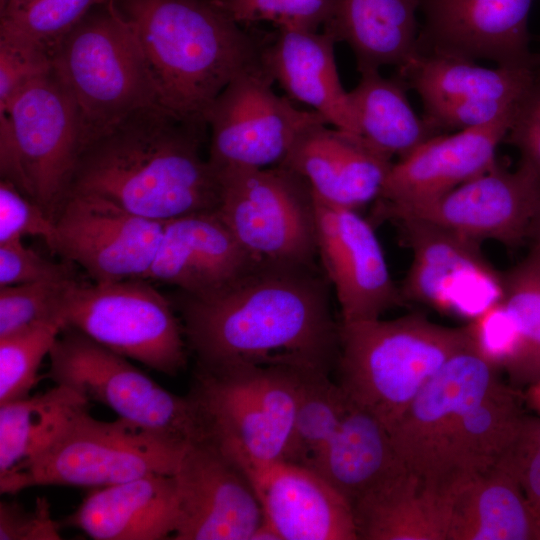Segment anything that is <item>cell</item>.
I'll use <instances>...</instances> for the list:
<instances>
[{
    "label": "cell",
    "mask_w": 540,
    "mask_h": 540,
    "mask_svg": "<svg viewBox=\"0 0 540 540\" xmlns=\"http://www.w3.org/2000/svg\"><path fill=\"white\" fill-rule=\"evenodd\" d=\"M329 284L318 266L261 263L213 295L182 293L197 367L284 365L329 374L339 348Z\"/></svg>",
    "instance_id": "1"
},
{
    "label": "cell",
    "mask_w": 540,
    "mask_h": 540,
    "mask_svg": "<svg viewBox=\"0 0 540 540\" xmlns=\"http://www.w3.org/2000/svg\"><path fill=\"white\" fill-rule=\"evenodd\" d=\"M207 130L161 107L137 111L84 147L69 194L157 221L217 210L219 176L201 153Z\"/></svg>",
    "instance_id": "2"
},
{
    "label": "cell",
    "mask_w": 540,
    "mask_h": 540,
    "mask_svg": "<svg viewBox=\"0 0 540 540\" xmlns=\"http://www.w3.org/2000/svg\"><path fill=\"white\" fill-rule=\"evenodd\" d=\"M128 22L159 106L207 127L211 105L237 75L262 64L265 43L214 0H114Z\"/></svg>",
    "instance_id": "3"
},
{
    "label": "cell",
    "mask_w": 540,
    "mask_h": 540,
    "mask_svg": "<svg viewBox=\"0 0 540 540\" xmlns=\"http://www.w3.org/2000/svg\"><path fill=\"white\" fill-rule=\"evenodd\" d=\"M477 341L472 324L448 327L419 313L340 322L337 383L389 432L425 383Z\"/></svg>",
    "instance_id": "4"
},
{
    "label": "cell",
    "mask_w": 540,
    "mask_h": 540,
    "mask_svg": "<svg viewBox=\"0 0 540 540\" xmlns=\"http://www.w3.org/2000/svg\"><path fill=\"white\" fill-rule=\"evenodd\" d=\"M73 99L84 147L137 111L160 107L132 30L110 0L90 11L52 54Z\"/></svg>",
    "instance_id": "5"
},
{
    "label": "cell",
    "mask_w": 540,
    "mask_h": 540,
    "mask_svg": "<svg viewBox=\"0 0 540 540\" xmlns=\"http://www.w3.org/2000/svg\"><path fill=\"white\" fill-rule=\"evenodd\" d=\"M84 149L78 109L51 70L0 110L1 179L54 220Z\"/></svg>",
    "instance_id": "6"
},
{
    "label": "cell",
    "mask_w": 540,
    "mask_h": 540,
    "mask_svg": "<svg viewBox=\"0 0 540 540\" xmlns=\"http://www.w3.org/2000/svg\"><path fill=\"white\" fill-rule=\"evenodd\" d=\"M186 446L122 418L95 419L88 409L26 467L0 478V491L15 494L48 485L93 489L147 475H174Z\"/></svg>",
    "instance_id": "7"
},
{
    "label": "cell",
    "mask_w": 540,
    "mask_h": 540,
    "mask_svg": "<svg viewBox=\"0 0 540 540\" xmlns=\"http://www.w3.org/2000/svg\"><path fill=\"white\" fill-rule=\"evenodd\" d=\"M47 376L125 419L182 444L210 437L204 416L188 394L163 388L128 358L81 332L63 327L49 353Z\"/></svg>",
    "instance_id": "8"
},
{
    "label": "cell",
    "mask_w": 540,
    "mask_h": 540,
    "mask_svg": "<svg viewBox=\"0 0 540 540\" xmlns=\"http://www.w3.org/2000/svg\"><path fill=\"white\" fill-rule=\"evenodd\" d=\"M189 394L210 437L227 455L284 461L298 406L297 384L288 370L249 364L197 367Z\"/></svg>",
    "instance_id": "9"
},
{
    "label": "cell",
    "mask_w": 540,
    "mask_h": 540,
    "mask_svg": "<svg viewBox=\"0 0 540 540\" xmlns=\"http://www.w3.org/2000/svg\"><path fill=\"white\" fill-rule=\"evenodd\" d=\"M216 171L217 213L254 260L318 266L315 199L301 175L283 165Z\"/></svg>",
    "instance_id": "10"
},
{
    "label": "cell",
    "mask_w": 540,
    "mask_h": 540,
    "mask_svg": "<svg viewBox=\"0 0 540 540\" xmlns=\"http://www.w3.org/2000/svg\"><path fill=\"white\" fill-rule=\"evenodd\" d=\"M59 316L103 347L168 376L186 365L187 342L172 303L147 279L108 283L74 280Z\"/></svg>",
    "instance_id": "11"
},
{
    "label": "cell",
    "mask_w": 540,
    "mask_h": 540,
    "mask_svg": "<svg viewBox=\"0 0 540 540\" xmlns=\"http://www.w3.org/2000/svg\"><path fill=\"white\" fill-rule=\"evenodd\" d=\"M273 83L262 63L233 78L211 105L207 158L216 170L280 165L308 127L327 123L277 95Z\"/></svg>",
    "instance_id": "12"
},
{
    "label": "cell",
    "mask_w": 540,
    "mask_h": 540,
    "mask_svg": "<svg viewBox=\"0 0 540 540\" xmlns=\"http://www.w3.org/2000/svg\"><path fill=\"white\" fill-rule=\"evenodd\" d=\"M498 367L478 339L425 383L389 431L407 469L425 484H440L455 474L449 457L455 428L499 380Z\"/></svg>",
    "instance_id": "13"
},
{
    "label": "cell",
    "mask_w": 540,
    "mask_h": 540,
    "mask_svg": "<svg viewBox=\"0 0 540 540\" xmlns=\"http://www.w3.org/2000/svg\"><path fill=\"white\" fill-rule=\"evenodd\" d=\"M394 223L412 253L400 287L404 302L476 319L501 301L503 275L486 259L480 242L418 219Z\"/></svg>",
    "instance_id": "14"
},
{
    "label": "cell",
    "mask_w": 540,
    "mask_h": 540,
    "mask_svg": "<svg viewBox=\"0 0 540 540\" xmlns=\"http://www.w3.org/2000/svg\"><path fill=\"white\" fill-rule=\"evenodd\" d=\"M540 209V184L525 162L507 170L489 171L430 202L373 215V221H426L469 239L498 241L515 247L528 239Z\"/></svg>",
    "instance_id": "15"
},
{
    "label": "cell",
    "mask_w": 540,
    "mask_h": 540,
    "mask_svg": "<svg viewBox=\"0 0 540 540\" xmlns=\"http://www.w3.org/2000/svg\"><path fill=\"white\" fill-rule=\"evenodd\" d=\"M55 222V253L82 267L96 283L145 279L164 225L77 193L68 195Z\"/></svg>",
    "instance_id": "16"
},
{
    "label": "cell",
    "mask_w": 540,
    "mask_h": 540,
    "mask_svg": "<svg viewBox=\"0 0 540 540\" xmlns=\"http://www.w3.org/2000/svg\"><path fill=\"white\" fill-rule=\"evenodd\" d=\"M174 477L173 540H251L264 519L260 502L242 470L212 438L187 444Z\"/></svg>",
    "instance_id": "17"
},
{
    "label": "cell",
    "mask_w": 540,
    "mask_h": 540,
    "mask_svg": "<svg viewBox=\"0 0 540 540\" xmlns=\"http://www.w3.org/2000/svg\"><path fill=\"white\" fill-rule=\"evenodd\" d=\"M314 194V193H313ZM318 260L333 286L341 323L381 318L404 300L372 223L356 209L316 197Z\"/></svg>",
    "instance_id": "18"
},
{
    "label": "cell",
    "mask_w": 540,
    "mask_h": 540,
    "mask_svg": "<svg viewBox=\"0 0 540 540\" xmlns=\"http://www.w3.org/2000/svg\"><path fill=\"white\" fill-rule=\"evenodd\" d=\"M418 54H439L497 66H533L528 19L533 0H419Z\"/></svg>",
    "instance_id": "19"
},
{
    "label": "cell",
    "mask_w": 540,
    "mask_h": 540,
    "mask_svg": "<svg viewBox=\"0 0 540 540\" xmlns=\"http://www.w3.org/2000/svg\"><path fill=\"white\" fill-rule=\"evenodd\" d=\"M515 110L482 126L439 134L393 163L373 215L430 202L492 169Z\"/></svg>",
    "instance_id": "20"
},
{
    "label": "cell",
    "mask_w": 540,
    "mask_h": 540,
    "mask_svg": "<svg viewBox=\"0 0 540 540\" xmlns=\"http://www.w3.org/2000/svg\"><path fill=\"white\" fill-rule=\"evenodd\" d=\"M281 540H358L350 503L317 472L287 461L229 456Z\"/></svg>",
    "instance_id": "21"
},
{
    "label": "cell",
    "mask_w": 540,
    "mask_h": 540,
    "mask_svg": "<svg viewBox=\"0 0 540 540\" xmlns=\"http://www.w3.org/2000/svg\"><path fill=\"white\" fill-rule=\"evenodd\" d=\"M258 263L238 243L217 210L164 221L148 281L176 286L192 297L213 295Z\"/></svg>",
    "instance_id": "22"
},
{
    "label": "cell",
    "mask_w": 540,
    "mask_h": 540,
    "mask_svg": "<svg viewBox=\"0 0 540 540\" xmlns=\"http://www.w3.org/2000/svg\"><path fill=\"white\" fill-rule=\"evenodd\" d=\"M280 165L301 175L319 199L358 210L378 198L393 161L320 122L299 136Z\"/></svg>",
    "instance_id": "23"
},
{
    "label": "cell",
    "mask_w": 540,
    "mask_h": 540,
    "mask_svg": "<svg viewBox=\"0 0 540 540\" xmlns=\"http://www.w3.org/2000/svg\"><path fill=\"white\" fill-rule=\"evenodd\" d=\"M178 524L174 475H147L93 488L62 525L95 540H163Z\"/></svg>",
    "instance_id": "24"
},
{
    "label": "cell",
    "mask_w": 540,
    "mask_h": 540,
    "mask_svg": "<svg viewBox=\"0 0 540 540\" xmlns=\"http://www.w3.org/2000/svg\"><path fill=\"white\" fill-rule=\"evenodd\" d=\"M335 43L323 31L277 29L275 37L264 45L262 63L291 100L359 139L349 94L339 78Z\"/></svg>",
    "instance_id": "25"
},
{
    "label": "cell",
    "mask_w": 540,
    "mask_h": 540,
    "mask_svg": "<svg viewBox=\"0 0 540 540\" xmlns=\"http://www.w3.org/2000/svg\"><path fill=\"white\" fill-rule=\"evenodd\" d=\"M312 470L345 497L351 507L409 471L383 423L347 396L337 429Z\"/></svg>",
    "instance_id": "26"
},
{
    "label": "cell",
    "mask_w": 540,
    "mask_h": 540,
    "mask_svg": "<svg viewBox=\"0 0 540 540\" xmlns=\"http://www.w3.org/2000/svg\"><path fill=\"white\" fill-rule=\"evenodd\" d=\"M449 490L447 540H534V512L517 480L502 467L461 472Z\"/></svg>",
    "instance_id": "27"
},
{
    "label": "cell",
    "mask_w": 540,
    "mask_h": 540,
    "mask_svg": "<svg viewBox=\"0 0 540 540\" xmlns=\"http://www.w3.org/2000/svg\"><path fill=\"white\" fill-rule=\"evenodd\" d=\"M419 0H335L323 32L351 48L359 72L400 68L418 55Z\"/></svg>",
    "instance_id": "28"
},
{
    "label": "cell",
    "mask_w": 540,
    "mask_h": 540,
    "mask_svg": "<svg viewBox=\"0 0 540 540\" xmlns=\"http://www.w3.org/2000/svg\"><path fill=\"white\" fill-rule=\"evenodd\" d=\"M533 66L487 68L474 61L439 54H418L398 68L407 88L421 98L424 113L463 104H518L535 74Z\"/></svg>",
    "instance_id": "29"
},
{
    "label": "cell",
    "mask_w": 540,
    "mask_h": 540,
    "mask_svg": "<svg viewBox=\"0 0 540 540\" xmlns=\"http://www.w3.org/2000/svg\"><path fill=\"white\" fill-rule=\"evenodd\" d=\"M358 539L447 540L449 493L410 471L352 506Z\"/></svg>",
    "instance_id": "30"
},
{
    "label": "cell",
    "mask_w": 540,
    "mask_h": 540,
    "mask_svg": "<svg viewBox=\"0 0 540 540\" xmlns=\"http://www.w3.org/2000/svg\"><path fill=\"white\" fill-rule=\"evenodd\" d=\"M360 74L358 85L348 92L349 101L359 139L371 150L399 160L442 134L415 113L399 77L385 78L379 70Z\"/></svg>",
    "instance_id": "31"
},
{
    "label": "cell",
    "mask_w": 540,
    "mask_h": 540,
    "mask_svg": "<svg viewBox=\"0 0 540 540\" xmlns=\"http://www.w3.org/2000/svg\"><path fill=\"white\" fill-rule=\"evenodd\" d=\"M89 401L63 385L0 404V478L22 470L59 435Z\"/></svg>",
    "instance_id": "32"
},
{
    "label": "cell",
    "mask_w": 540,
    "mask_h": 540,
    "mask_svg": "<svg viewBox=\"0 0 540 540\" xmlns=\"http://www.w3.org/2000/svg\"><path fill=\"white\" fill-rule=\"evenodd\" d=\"M525 417L518 390L498 380L455 428L449 450L453 473L495 467L516 439Z\"/></svg>",
    "instance_id": "33"
},
{
    "label": "cell",
    "mask_w": 540,
    "mask_h": 540,
    "mask_svg": "<svg viewBox=\"0 0 540 540\" xmlns=\"http://www.w3.org/2000/svg\"><path fill=\"white\" fill-rule=\"evenodd\" d=\"M501 304L514 327L512 345L499 366L515 389L540 382V252L503 272Z\"/></svg>",
    "instance_id": "34"
},
{
    "label": "cell",
    "mask_w": 540,
    "mask_h": 540,
    "mask_svg": "<svg viewBox=\"0 0 540 540\" xmlns=\"http://www.w3.org/2000/svg\"><path fill=\"white\" fill-rule=\"evenodd\" d=\"M346 395L328 373L301 369L292 437L284 461L313 469L345 409Z\"/></svg>",
    "instance_id": "35"
},
{
    "label": "cell",
    "mask_w": 540,
    "mask_h": 540,
    "mask_svg": "<svg viewBox=\"0 0 540 540\" xmlns=\"http://www.w3.org/2000/svg\"><path fill=\"white\" fill-rule=\"evenodd\" d=\"M110 0H0V34L30 42L52 57L62 40Z\"/></svg>",
    "instance_id": "36"
},
{
    "label": "cell",
    "mask_w": 540,
    "mask_h": 540,
    "mask_svg": "<svg viewBox=\"0 0 540 540\" xmlns=\"http://www.w3.org/2000/svg\"><path fill=\"white\" fill-rule=\"evenodd\" d=\"M63 327L56 318L0 338V404L29 396Z\"/></svg>",
    "instance_id": "37"
},
{
    "label": "cell",
    "mask_w": 540,
    "mask_h": 540,
    "mask_svg": "<svg viewBox=\"0 0 540 540\" xmlns=\"http://www.w3.org/2000/svg\"><path fill=\"white\" fill-rule=\"evenodd\" d=\"M238 24L268 22L277 29L318 31L335 0H214Z\"/></svg>",
    "instance_id": "38"
},
{
    "label": "cell",
    "mask_w": 540,
    "mask_h": 540,
    "mask_svg": "<svg viewBox=\"0 0 540 540\" xmlns=\"http://www.w3.org/2000/svg\"><path fill=\"white\" fill-rule=\"evenodd\" d=\"M74 280L0 286V338L39 322L61 319L60 306Z\"/></svg>",
    "instance_id": "39"
},
{
    "label": "cell",
    "mask_w": 540,
    "mask_h": 540,
    "mask_svg": "<svg viewBox=\"0 0 540 540\" xmlns=\"http://www.w3.org/2000/svg\"><path fill=\"white\" fill-rule=\"evenodd\" d=\"M25 236L41 238L55 253L57 236L55 220L12 183L1 179L0 243L23 239Z\"/></svg>",
    "instance_id": "40"
},
{
    "label": "cell",
    "mask_w": 540,
    "mask_h": 540,
    "mask_svg": "<svg viewBox=\"0 0 540 540\" xmlns=\"http://www.w3.org/2000/svg\"><path fill=\"white\" fill-rule=\"evenodd\" d=\"M52 70V57L25 40L0 34V110L37 78Z\"/></svg>",
    "instance_id": "41"
},
{
    "label": "cell",
    "mask_w": 540,
    "mask_h": 540,
    "mask_svg": "<svg viewBox=\"0 0 540 540\" xmlns=\"http://www.w3.org/2000/svg\"><path fill=\"white\" fill-rule=\"evenodd\" d=\"M519 483L535 518L540 515V418L526 415L520 431L497 464Z\"/></svg>",
    "instance_id": "42"
},
{
    "label": "cell",
    "mask_w": 540,
    "mask_h": 540,
    "mask_svg": "<svg viewBox=\"0 0 540 540\" xmlns=\"http://www.w3.org/2000/svg\"><path fill=\"white\" fill-rule=\"evenodd\" d=\"M67 263L53 262L23 243H0V286L75 278Z\"/></svg>",
    "instance_id": "43"
},
{
    "label": "cell",
    "mask_w": 540,
    "mask_h": 540,
    "mask_svg": "<svg viewBox=\"0 0 540 540\" xmlns=\"http://www.w3.org/2000/svg\"><path fill=\"white\" fill-rule=\"evenodd\" d=\"M505 140L515 146L522 162L534 171L540 184V67L519 102Z\"/></svg>",
    "instance_id": "44"
},
{
    "label": "cell",
    "mask_w": 540,
    "mask_h": 540,
    "mask_svg": "<svg viewBox=\"0 0 540 540\" xmlns=\"http://www.w3.org/2000/svg\"><path fill=\"white\" fill-rule=\"evenodd\" d=\"M61 526L45 497L37 499L33 510L14 501L0 502V540H59Z\"/></svg>",
    "instance_id": "45"
},
{
    "label": "cell",
    "mask_w": 540,
    "mask_h": 540,
    "mask_svg": "<svg viewBox=\"0 0 540 540\" xmlns=\"http://www.w3.org/2000/svg\"><path fill=\"white\" fill-rule=\"evenodd\" d=\"M251 540H281L276 530L263 519L262 523L253 533Z\"/></svg>",
    "instance_id": "46"
},
{
    "label": "cell",
    "mask_w": 540,
    "mask_h": 540,
    "mask_svg": "<svg viewBox=\"0 0 540 540\" xmlns=\"http://www.w3.org/2000/svg\"><path fill=\"white\" fill-rule=\"evenodd\" d=\"M528 239L532 243L531 249L540 252V209L531 224Z\"/></svg>",
    "instance_id": "47"
},
{
    "label": "cell",
    "mask_w": 540,
    "mask_h": 540,
    "mask_svg": "<svg viewBox=\"0 0 540 540\" xmlns=\"http://www.w3.org/2000/svg\"><path fill=\"white\" fill-rule=\"evenodd\" d=\"M529 396L531 402L540 411V382L529 387Z\"/></svg>",
    "instance_id": "48"
},
{
    "label": "cell",
    "mask_w": 540,
    "mask_h": 540,
    "mask_svg": "<svg viewBox=\"0 0 540 540\" xmlns=\"http://www.w3.org/2000/svg\"><path fill=\"white\" fill-rule=\"evenodd\" d=\"M534 540H540V515L536 517V527H535Z\"/></svg>",
    "instance_id": "49"
},
{
    "label": "cell",
    "mask_w": 540,
    "mask_h": 540,
    "mask_svg": "<svg viewBox=\"0 0 540 540\" xmlns=\"http://www.w3.org/2000/svg\"><path fill=\"white\" fill-rule=\"evenodd\" d=\"M536 57V65L540 67V53L535 55Z\"/></svg>",
    "instance_id": "50"
}]
</instances>
